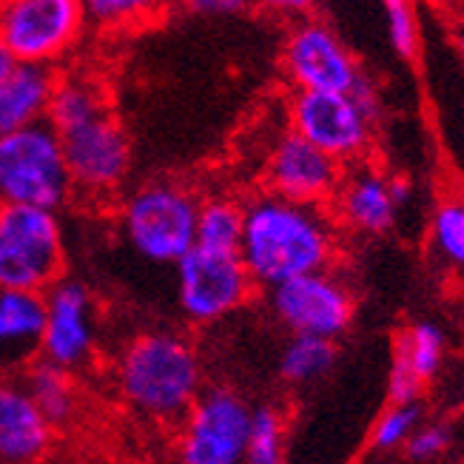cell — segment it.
<instances>
[{"mask_svg": "<svg viewBox=\"0 0 464 464\" xmlns=\"http://www.w3.org/2000/svg\"><path fill=\"white\" fill-rule=\"evenodd\" d=\"M373 123L353 94L336 92H296L291 100L294 134L334 157L336 163H356L373 140Z\"/></svg>", "mask_w": 464, "mask_h": 464, "instance_id": "cell-10", "label": "cell"}, {"mask_svg": "<svg viewBox=\"0 0 464 464\" xmlns=\"http://www.w3.org/2000/svg\"><path fill=\"white\" fill-rule=\"evenodd\" d=\"M336 256V228L322 206L291 203L271 191L242 206L239 259L254 285L276 288L282 282L328 271Z\"/></svg>", "mask_w": 464, "mask_h": 464, "instance_id": "cell-1", "label": "cell"}, {"mask_svg": "<svg viewBox=\"0 0 464 464\" xmlns=\"http://www.w3.org/2000/svg\"><path fill=\"white\" fill-rule=\"evenodd\" d=\"M186 6L197 14H231L246 9V0H186Z\"/></svg>", "mask_w": 464, "mask_h": 464, "instance_id": "cell-30", "label": "cell"}, {"mask_svg": "<svg viewBox=\"0 0 464 464\" xmlns=\"http://www.w3.org/2000/svg\"><path fill=\"white\" fill-rule=\"evenodd\" d=\"M46 296L0 288V376H24L40 359Z\"/></svg>", "mask_w": 464, "mask_h": 464, "instance_id": "cell-16", "label": "cell"}, {"mask_svg": "<svg viewBox=\"0 0 464 464\" xmlns=\"http://www.w3.org/2000/svg\"><path fill=\"white\" fill-rule=\"evenodd\" d=\"M285 69L296 92H336L348 94L359 83L362 69L336 37L319 20H302L285 40Z\"/></svg>", "mask_w": 464, "mask_h": 464, "instance_id": "cell-13", "label": "cell"}, {"mask_svg": "<svg viewBox=\"0 0 464 464\" xmlns=\"http://www.w3.org/2000/svg\"><path fill=\"white\" fill-rule=\"evenodd\" d=\"M433 242L456 271L464 274V199H445L433 214Z\"/></svg>", "mask_w": 464, "mask_h": 464, "instance_id": "cell-25", "label": "cell"}, {"mask_svg": "<svg viewBox=\"0 0 464 464\" xmlns=\"http://www.w3.org/2000/svg\"><path fill=\"white\" fill-rule=\"evenodd\" d=\"M86 24L83 0H0V44L17 63L54 66Z\"/></svg>", "mask_w": 464, "mask_h": 464, "instance_id": "cell-6", "label": "cell"}, {"mask_svg": "<svg viewBox=\"0 0 464 464\" xmlns=\"http://www.w3.org/2000/svg\"><path fill=\"white\" fill-rule=\"evenodd\" d=\"M17 66V60L12 57V52L4 46V44H0V83H4V80L9 77V72Z\"/></svg>", "mask_w": 464, "mask_h": 464, "instance_id": "cell-32", "label": "cell"}, {"mask_svg": "<svg viewBox=\"0 0 464 464\" xmlns=\"http://www.w3.org/2000/svg\"><path fill=\"white\" fill-rule=\"evenodd\" d=\"M74 197L63 143L49 123L0 137V199L60 211Z\"/></svg>", "mask_w": 464, "mask_h": 464, "instance_id": "cell-5", "label": "cell"}, {"mask_svg": "<svg viewBox=\"0 0 464 464\" xmlns=\"http://www.w3.org/2000/svg\"><path fill=\"white\" fill-rule=\"evenodd\" d=\"M54 441V425L40 413L20 376H0V464H40Z\"/></svg>", "mask_w": 464, "mask_h": 464, "instance_id": "cell-15", "label": "cell"}, {"mask_svg": "<svg viewBox=\"0 0 464 464\" xmlns=\"http://www.w3.org/2000/svg\"><path fill=\"white\" fill-rule=\"evenodd\" d=\"M336 217L359 234H385L393 228L399 203L393 197V177H385L376 166L359 163L342 174L334 197Z\"/></svg>", "mask_w": 464, "mask_h": 464, "instance_id": "cell-17", "label": "cell"}, {"mask_svg": "<svg viewBox=\"0 0 464 464\" xmlns=\"http://www.w3.org/2000/svg\"><path fill=\"white\" fill-rule=\"evenodd\" d=\"M342 174H345L342 163H336L334 157L319 151L294 131L276 140L266 169L271 194L285 197L291 203L322 206V208L334 203Z\"/></svg>", "mask_w": 464, "mask_h": 464, "instance_id": "cell-14", "label": "cell"}, {"mask_svg": "<svg viewBox=\"0 0 464 464\" xmlns=\"http://www.w3.org/2000/svg\"><path fill=\"white\" fill-rule=\"evenodd\" d=\"M242 464H285V419L274 405L254 408L251 436Z\"/></svg>", "mask_w": 464, "mask_h": 464, "instance_id": "cell-24", "label": "cell"}, {"mask_svg": "<svg viewBox=\"0 0 464 464\" xmlns=\"http://www.w3.org/2000/svg\"><path fill=\"white\" fill-rule=\"evenodd\" d=\"M109 109L111 106H109L106 89L100 86L94 77L60 74L57 89L52 94V106H49V114H46V123L57 134H63V131L86 123V120L103 114Z\"/></svg>", "mask_w": 464, "mask_h": 464, "instance_id": "cell-21", "label": "cell"}, {"mask_svg": "<svg viewBox=\"0 0 464 464\" xmlns=\"http://www.w3.org/2000/svg\"><path fill=\"white\" fill-rule=\"evenodd\" d=\"M83 6L92 24L117 29V26H134L140 20L154 17L166 6V0H83Z\"/></svg>", "mask_w": 464, "mask_h": 464, "instance_id": "cell-26", "label": "cell"}, {"mask_svg": "<svg viewBox=\"0 0 464 464\" xmlns=\"http://www.w3.org/2000/svg\"><path fill=\"white\" fill-rule=\"evenodd\" d=\"M246 4H256L266 9H276V12H308L311 0H246Z\"/></svg>", "mask_w": 464, "mask_h": 464, "instance_id": "cell-31", "label": "cell"}, {"mask_svg": "<svg viewBox=\"0 0 464 464\" xmlns=\"http://www.w3.org/2000/svg\"><path fill=\"white\" fill-rule=\"evenodd\" d=\"M450 445V430L445 425H421L416 433L408 439V456L416 461H428L436 459L439 453H445Z\"/></svg>", "mask_w": 464, "mask_h": 464, "instance_id": "cell-29", "label": "cell"}, {"mask_svg": "<svg viewBox=\"0 0 464 464\" xmlns=\"http://www.w3.org/2000/svg\"><path fill=\"white\" fill-rule=\"evenodd\" d=\"M268 302L274 316L291 328L294 336H319L331 342L348 331L356 311L348 282L331 271L282 282L268 291Z\"/></svg>", "mask_w": 464, "mask_h": 464, "instance_id": "cell-11", "label": "cell"}, {"mask_svg": "<svg viewBox=\"0 0 464 464\" xmlns=\"http://www.w3.org/2000/svg\"><path fill=\"white\" fill-rule=\"evenodd\" d=\"M0 203H4V199H0Z\"/></svg>", "mask_w": 464, "mask_h": 464, "instance_id": "cell-36", "label": "cell"}, {"mask_svg": "<svg viewBox=\"0 0 464 464\" xmlns=\"http://www.w3.org/2000/svg\"><path fill=\"white\" fill-rule=\"evenodd\" d=\"M382 4H385V6L391 9V6H401V4H408V0H382Z\"/></svg>", "mask_w": 464, "mask_h": 464, "instance_id": "cell-35", "label": "cell"}, {"mask_svg": "<svg viewBox=\"0 0 464 464\" xmlns=\"http://www.w3.org/2000/svg\"><path fill=\"white\" fill-rule=\"evenodd\" d=\"M336 362V345L319 336H294L279 356V376L288 385H311L322 379Z\"/></svg>", "mask_w": 464, "mask_h": 464, "instance_id": "cell-22", "label": "cell"}, {"mask_svg": "<svg viewBox=\"0 0 464 464\" xmlns=\"http://www.w3.org/2000/svg\"><path fill=\"white\" fill-rule=\"evenodd\" d=\"M114 382L134 413L177 421L203 396V362L183 334L146 331L120 351Z\"/></svg>", "mask_w": 464, "mask_h": 464, "instance_id": "cell-2", "label": "cell"}, {"mask_svg": "<svg viewBox=\"0 0 464 464\" xmlns=\"http://www.w3.org/2000/svg\"><path fill=\"white\" fill-rule=\"evenodd\" d=\"M46 296V328L40 359L60 365L72 373L89 368L97 356V302L86 282L63 276L44 294Z\"/></svg>", "mask_w": 464, "mask_h": 464, "instance_id": "cell-12", "label": "cell"}, {"mask_svg": "<svg viewBox=\"0 0 464 464\" xmlns=\"http://www.w3.org/2000/svg\"><path fill=\"white\" fill-rule=\"evenodd\" d=\"M388 34H391V46L396 49V54H401L405 60H411L416 54L419 29H416V17H413L411 4L388 9Z\"/></svg>", "mask_w": 464, "mask_h": 464, "instance_id": "cell-28", "label": "cell"}, {"mask_svg": "<svg viewBox=\"0 0 464 464\" xmlns=\"http://www.w3.org/2000/svg\"><path fill=\"white\" fill-rule=\"evenodd\" d=\"M254 408L231 388H206L183 419L179 464H242Z\"/></svg>", "mask_w": 464, "mask_h": 464, "instance_id": "cell-8", "label": "cell"}, {"mask_svg": "<svg viewBox=\"0 0 464 464\" xmlns=\"http://www.w3.org/2000/svg\"><path fill=\"white\" fill-rule=\"evenodd\" d=\"M60 72L44 63H17L0 83V137L46 123Z\"/></svg>", "mask_w": 464, "mask_h": 464, "instance_id": "cell-18", "label": "cell"}, {"mask_svg": "<svg viewBox=\"0 0 464 464\" xmlns=\"http://www.w3.org/2000/svg\"><path fill=\"white\" fill-rule=\"evenodd\" d=\"M177 302L194 325H211L237 314L254 294V279L239 254H223L194 246L174 266Z\"/></svg>", "mask_w": 464, "mask_h": 464, "instance_id": "cell-7", "label": "cell"}, {"mask_svg": "<svg viewBox=\"0 0 464 464\" xmlns=\"http://www.w3.org/2000/svg\"><path fill=\"white\" fill-rule=\"evenodd\" d=\"M57 137L63 143L74 194L103 199L126 183L131 171V143L111 109Z\"/></svg>", "mask_w": 464, "mask_h": 464, "instance_id": "cell-9", "label": "cell"}, {"mask_svg": "<svg viewBox=\"0 0 464 464\" xmlns=\"http://www.w3.org/2000/svg\"><path fill=\"white\" fill-rule=\"evenodd\" d=\"M242 239V206L226 197L206 199L197 219V246L208 251L239 254Z\"/></svg>", "mask_w": 464, "mask_h": 464, "instance_id": "cell-23", "label": "cell"}, {"mask_svg": "<svg viewBox=\"0 0 464 464\" xmlns=\"http://www.w3.org/2000/svg\"><path fill=\"white\" fill-rule=\"evenodd\" d=\"M66 276V237L57 211L0 203V288L46 294Z\"/></svg>", "mask_w": 464, "mask_h": 464, "instance_id": "cell-4", "label": "cell"}, {"mask_svg": "<svg viewBox=\"0 0 464 464\" xmlns=\"http://www.w3.org/2000/svg\"><path fill=\"white\" fill-rule=\"evenodd\" d=\"M419 419H421L419 401H411V405H391V411L379 419V425L373 430L376 450H396L401 445H408V439L419 428Z\"/></svg>", "mask_w": 464, "mask_h": 464, "instance_id": "cell-27", "label": "cell"}, {"mask_svg": "<svg viewBox=\"0 0 464 464\" xmlns=\"http://www.w3.org/2000/svg\"><path fill=\"white\" fill-rule=\"evenodd\" d=\"M445 6H450L453 12H459V17H464V0H441Z\"/></svg>", "mask_w": 464, "mask_h": 464, "instance_id": "cell-34", "label": "cell"}, {"mask_svg": "<svg viewBox=\"0 0 464 464\" xmlns=\"http://www.w3.org/2000/svg\"><path fill=\"white\" fill-rule=\"evenodd\" d=\"M445 359V334L433 322H413L411 331L401 336L396 359L391 368V401L411 405L430 382Z\"/></svg>", "mask_w": 464, "mask_h": 464, "instance_id": "cell-19", "label": "cell"}, {"mask_svg": "<svg viewBox=\"0 0 464 464\" xmlns=\"http://www.w3.org/2000/svg\"><path fill=\"white\" fill-rule=\"evenodd\" d=\"M199 199L179 183L157 179L126 197L120 231L134 254L154 266H177L197 246Z\"/></svg>", "mask_w": 464, "mask_h": 464, "instance_id": "cell-3", "label": "cell"}, {"mask_svg": "<svg viewBox=\"0 0 464 464\" xmlns=\"http://www.w3.org/2000/svg\"><path fill=\"white\" fill-rule=\"evenodd\" d=\"M20 382H24V388L34 399L40 413L54 425V430L69 425V421L77 416L80 391H77V379L72 371L52 365L46 359H37L34 365H29L24 371Z\"/></svg>", "mask_w": 464, "mask_h": 464, "instance_id": "cell-20", "label": "cell"}, {"mask_svg": "<svg viewBox=\"0 0 464 464\" xmlns=\"http://www.w3.org/2000/svg\"><path fill=\"white\" fill-rule=\"evenodd\" d=\"M453 40H456V49H459V52H461V57H464V17H459L456 32H453Z\"/></svg>", "mask_w": 464, "mask_h": 464, "instance_id": "cell-33", "label": "cell"}]
</instances>
